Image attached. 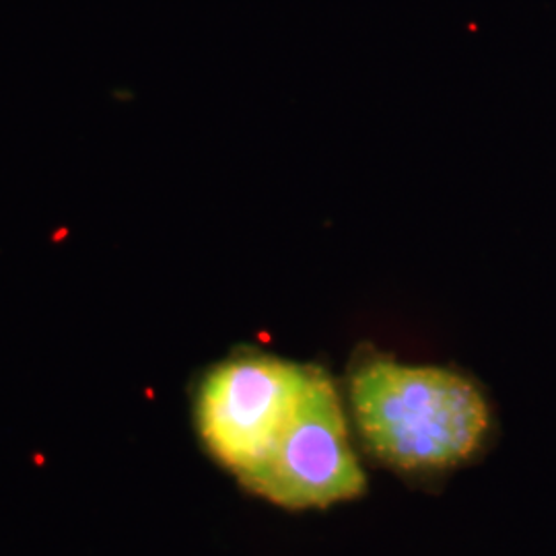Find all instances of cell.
I'll return each instance as SVG.
<instances>
[{
  "mask_svg": "<svg viewBox=\"0 0 556 556\" xmlns=\"http://www.w3.org/2000/svg\"><path fill=\"white\" fill-rule=\"evenodd\" d=\"M358 433L379 462L402 472H438L475 456L491 427L477 383L439 367L376 357L351 376Z\"/></svg>",
  "mask_w": 556,
  "mask_h": 556,
  "instance_id": "cell-1",
  "label": "cell"
},
{
  "mask_svg": "<svg viewBox=\"0 0 556 556\" xmlns=\"http://www.w3.org/2000/svg\"><path fill=\"white\" fill-rule=\"evenodd\" d=\"M312 367L268 355L217 365L200 386L197 417L211 454L241 480L270 457L298 410Z\"/></svg>",
  "mask_w": 556,
  "mask_h": 556,
  "instance_id": "cell-2",
  "label": "cell"
},
{
  "mask_svg": "<svg viewBox=\"0 0 556 556\" xmlns=\"http://www.w3.org/2000/svg\"><path fill=\"white\" fill-rule=\"evenodd\" d=\"M241 482L287 509L330 507L365 493L367 480L349 441L342 402L321 369L312 367L275 452Z\"/></svg>",
  "mask_w": 556,
  "mask_h": 556,
  "instance_id": "cell-3",
  "label": "cell"
}]
</instances>
